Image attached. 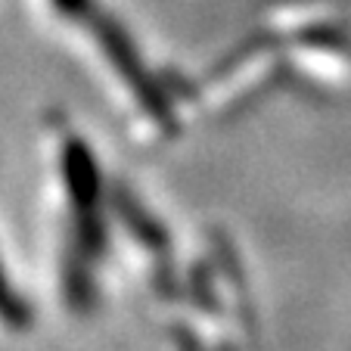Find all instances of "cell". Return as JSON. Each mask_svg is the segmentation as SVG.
Masks as SVG:
<instances>
[{
    "label": "cell",
    "instance_id": "1",
    "mask_svg": "<svg viewBox=\"0 0 351 351\" xmlns=\"http://www.w3.org/2000/svg\"><path fill=\"white\" fill-rule=\"evenodd\" d=\"M62 184H66L69 212H72V245L66 252V286L69 305L84 311L93 302V267L106 252V221H103V178L93 159V149L69 134L60 149Z\"/></svg>",
    "mask_w": 351,
    "mask_h": 351
},
{
    "label": "cell",
    "instance_id": "2",
    "mask_svg": "<svg viewBox=\"0 0 351 351\" xmlns=\"http://www.w3.org/2000/svg\"><path fill=\"white\" fill-rule=\"evenodd\" d=\"M97 38H99V44H103V50H106V56L112 60V66L119 69V75L125 78V84L131 87L134 99L143 106V112L159 128H165V131L178 128L174 125V109L168 106L165 93H162V87L153 81V75L143 69V62H140L137 50L131 47V40H128L112 22H97Z\"/></svg>",
    "mask_w": 351,
    "mask_h": 351
},
{
    "label": "cell",
    "instance_id": "3",
    "mask_svg": "<svg viewBox=\"0 0 351 351\" xmlns=\"http://www.w3.org/2000/svg\"><path fill=\"white\" fill-rule=\"evenodd\" d=\"M0 324H7L10 330H28V326H32V308H28L25 298L13 289L3 265H0Z\"/></svg>",
    "mask_w": 351,
    "mask_h": 351
},
{
    "label": "cell",
    "instance_id": "4",
    "mask_svg": "<svg viewBox=\"0 0 351 351\" xmlns=\"http://www.w3.org/2000/svg\"><path fill=\"white\" fill-rule=\"evenodd\" d=\"M87 3H90V0H56V7H60L62 13H69V16H84Z\"/></svg>",
    "mask_w": 351,
    "mask_h": 351
}]
</instances>
